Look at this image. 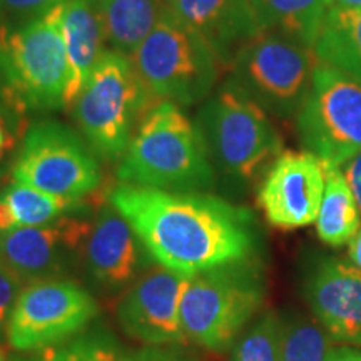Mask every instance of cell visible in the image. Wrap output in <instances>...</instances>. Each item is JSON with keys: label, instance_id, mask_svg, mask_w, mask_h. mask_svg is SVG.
I'll list each match as a JSON object with an SVG mask.
<instances>
[{"label": "cell", "instance_id": "obj_34", "mask_svg": "<svg viewBox=\"0 0 361 361\" xmlns=\"http://www.w3.org/2000/svg\"><path fill=\"white\" fill-rule=\"evenodd\" d=\"M333 6L343 8H356L361 11V0H333Z\"/></svg>", "mask_w": 361, "mask_h": 361}, {"label": "cell", "instance_id": "obj_11", "mask_svg": "<svg viewBox=\"0 0 361 361\" xmlns=\"http://www.w3.org/2000/svg\"><path fill=\"white\" fill-rule=\"evenodd\" d=\"M97 313L96 300L78 283L37 279L22 288L6 336L13 350L40 351L79 335Z\"/></svg>", "mask_w": 361, "mask_h": 361}, {"label": "cell", "instance_id": "obj_22", "mask_svg": "<svg viewBox=\"0 0 361 361\" xmlns=\"http://www.w3.org/2000/svg\"><path fill=\"white\" fill-rule=\"evenodd\" d=\"M319 61L361 82V11L333 6L314 45Z\"/></svg>", "mask_w": 361, "mask_h": 361}, {"label": "cell", "instance_id": "obj_9", "mask_svg": "<svg viewBox=\"0 0 361 361\" xmlns=\"http://www.w3.org/2000/svg\"><path fill=\"white\" fill-rule=\"evenodd\" d=\"M196 126L207 154L236 179H251L281 149L263 107L229 82L204 104Z\"/></svg>", "mask_w": 361, "mask_h": 361}, {"label": "cell", "instance_id": "obj_20", "mask_svg": "<svg viewBox=\"0 0 361 361\" xmlns=\"http://www.w3.org/2000/svg\"><path fill=\"white\" fill-rule=\"evenodd\" d=\"M261 30L314 47L333 0H251Z\"/></svg>", "mask_w": 361, "mask_h": 361}, {"label": "cell", "instance_id": "obj_2", "mask_svg": "<svg viewBox=\"0 0 361 361\" xmlns=\"http://www.w3.org/2000/svg\"><path fill=\"white\" fill-rule=\"evenodd\" d=\"M117 178L130 186L194 192L213 186L214 174L197 126L178 104L162 101L144 114Z\"/></svg>", "mask_w": 361, "mask_h": 361}, {"label": "cell", "instance_id": "obj_38", "mask_svg": "<svg viewBox=\"0 0 361 361\" xmlns=\"http://www.w3.org/2000/svg\"><path fill=\"white\" fill-rule=\"evenodd\" d=\"M0 24H2V22H0Z\"/></svg>", "mask_w": 361, "mask_h": 361}, {"label": "cell", "instance_id": "obj_8", "mask_svg": "<svg viewBox=\"0 0 361 361\" xmlns=\"http://www.w3.org/2000/svg\"><path fill=\"white\" fill-rule=\"evenodd\" d=\"M12 179L62 200L82 201L101 186V168L78 133L56 121H40L25 130Z\"/></svg>", "mask_w": 361, "mask_h": 361}, {"label": "cell", "instance_id": "obj_14", "mask_svg": "<svg viewBox=\"0 0 361 361\" xmlns=\"http://www.w3.org/2000/svg\"><path fill=\"white\" fill-rule=\"evenodd\" d=\"M186 281V276L162 266L139 278L117 306V319L126 335L146 345L186 341L179 316Z\"/></svg>", "mask_w": 361, "mask_h": 361}, {"label": "cell", "instance_id": "obj_31", "mask_svg": "<svg viewBox=\"0 0 361 361\" xmlns=\"http://www.w3.org/2000/svg\"><path fill=\"white\" fill-rule=\"evenodd\" d=\"M343 174H345V179L348 180L351 192H353L355 201L361 213V152L346 162Z\"/></svg>", "mask_w": 361, "mask_h": 361}, {"label": "cell", "instance_id": "obj_12", "mask_svg": "<svg viewBox=\"0 0 361 361\" xmlns=\"http://www.w3.org/2000/svg\"><path fill=\"white\" fill-rule=\"evenodd\" d=\"M92 224L71 214L0 234V261L22 281L59 278L78 261Z\"/></svg>", "mask_w": 361, "mask_h": 361}, {"label": "cell", "instance_id": "obj_27", "mask_svg": "<svg viewBox=\"0 0 361 361\" xmlns=\"http://www.w3.org/2000/svg\"><path fill=\"white\" fill-rule=\"evenodd\" d=\"M66 0H0V25L19 27L47 16Z\"/></svg>", "mask_w": 361, "mask_h": 361}, {"label": "cell", "instance_id": "obj_19", "mask_svg": "<svg viewBox=\"0 0 361 361\" xmlns=\"http://www.w3.org/2000/svg\"><path fill=\"white\" fill-rule=\"evenodd\" d=\"M96 6L112 51L133 56L168 11V0H99Z\"/></svg>", "mask_w": 361, "mask_h": 361}, {"label": "cell", "instance_id": "obj_30", "mask_svg": "<svg viewBox=\"0 0 361 361\" xmlns=\"http://www.w3.org/2000/svg\"><path fill=\"white\" fill-rule=\"evenodd\" d=\"M123 361H196L179 348L168 345H149L146 348L124 355Z\"/></svg>", "mask_w": 361, "mask_h": 361}, {"label": "cell", "instance_id": "obj_21", "mask_svg": "<svg viewBox=\"0 0 361 361\" xmlns=\"http://www.w3.org/2000/svg\"><path fill=\"white\" fill-rule=\"evenodd\" d=\"M82 207L84 200H62L16 183L0 191V234L17 228L51 224L67 214L79 213Z\"/></svg>", "mask_w": 361, "mask_h": 361}, {"label": "cell", "instance_id": "obj_18", "mask_svg": "<svg viewBox=\"0 0 361 361\" xmlns=\"http://www.w3.org/2000/svg\"><path fill=\"white\" fill-rule=\"evenodd\" d=\"M61 29L69 59L71 74L66 92V107L71 109L102 56L104 32L96 4L90 0L62 2Z\"/></svg>", "mask_w": 361, "mask_h": 361}, {"label": "cell", "instance_id": "obj_13", "mask_svg": "<svg viewBox=\"0 0 361 361\" xmlns=\"http://www.w3.org/2000/svg\"><path fill=\"white\" fill-rule=\"evenodd\" d=\"M326 186V164L313 152L279 154L261 184L258 204L266 219L281 229L314 223Z\"/></svg>", "mask_w": 361, "mask_h": 361}, {"label": "cell", "instance_id": "obj_3", "mask_svg": "<svg viewBox=\"0 0 361 361\" xmlns=\"http://www.w3.org/2000/svg\"><path fill=\"white\" fill-rule=\"evenodd\" d=\"M69 74L61 6L25 25H0V101L22 114L57 111Z\"/></svg>", "mask_w": 361, "mask_h": 361}, {"label": "cell", "instance_id": "obj_33", "mask_svg": "<svg viewBox=\"0 0 361 361\" xmlns=\"http://www.w3.org/2000/svg\"><path fill=\"white\" fill-rule=\"evenodd\" d=\"M350 258L356 268L361 269V226L355 238L350 241Z\"/></svg>", "mask_w": 361, "mask_h": 361}, {"label": "cell", "instance_id": "obj_35", "mask_svg": "<svg viewBox=\"0 0 361 361\" xmlns=\"http://www.w3.org/2000/svg\"><path fill=\"white\" fill-rule=\"evenodd\" d=\"M0 361H7V353L4 350V346H0Z\"/></svg>", "mask_w": 361, "mask_h": 361}, {"label": "cell", "instance_id": "obj_4", "mask_svg": "<svg viewBox=\"0 0 361 361\" xmlns=\"http://www.w3.org/2000/svg\"><path fill=\"white\" fill-rule=\"evenodd\" d=\"M152 101L133 61L121 52L107 51L71 109L94 154L114 161L123 159L135 124Z\"/></svg>", "mask_w": 361, "mask_h": 361}, {"label": "cell", "instance_id": "obj_6", "mask_svg": "<svg viewBox=\"0 0 361 361\" xmlns=\"http://www.w3.org/2000/svg\"><path fill=\"white\" fill-rule=\"evenodd\" d=\"M130 61L152 99L191 106L213 89L219 59L201 35L176 19L168 6Z\"/></svg>", "mask_w": 361, "mask_h": 361}, {"label": "cell", "instance_id": "obj_37", "mask_svg": "<svg viewBox=\"0 0 361 361\" xmlns=\"http://www.w3.org/2000/svg\"><path fill=\"white\" fill-rule=\"evenodd\" d=\"M90 2H94V4H97V2H99V0H90Z\"/></svg>", "mask_w": 361, "mask_h": 361}, {"label": "cell", "instance_id": "obj_29", "mask_svg": "<svg viewBox=\"0 0 361 361\" xmlns=\"http://www.w3.org/2000/svg\"><path fill=\"white\" fill-rule=\"evenodd\" d=\"M22 291V279L0 261V336L7 331L8 319Z\"/></svg>", "mask_w": 361, "mask_h": 361}, {"label": "cell", "instance_id": "obj_10", "mask_svg": "<svg viewBox=\"0 0 361 361\" xmlns=\"http://www.w3.org/2000/svg\"><path fill=\"white\" fill-rule=\"evenodd\" d=\"M303 146L329 168H340L361 152V82L319 62L298 111Z\"/></svg>", "mask_w": 361, "mask_h": 361}, {"label": "cell", "instance_id": "obj_1", "mask_svg": "<svg viewBox=\"0 0 361 361\" xmlns=\"http://www.w3.org/2000/svg\"><path fill=\"white\" fill-rule=\"evenodd\" d=\"M109 202L157 264L186 278L247 261L255 246L250 211L209 194L121 184Z\"/></svg>", "mask_w": 361, "mask_h": 361}, {"label": "cell", "instance_id": "obj_32", "mask_svg": "<svg viewBox=\"0 0 361 361\" xmlns=\"http://www.w3.org/2000/svg\"><path fill=\"white\" fill-rule=\"evenodd\" d=\"M328 361H361V348H353V346L335 348L329 355Z\"/></svg>", "mask_w": 361, "mask_h": 361}, {"label": "cell", "instance_id": "obj_17", "mask_svg": "<svg viewBox=\"0 0 361 361\" xmlns=\"http://www.w3.org/2000/svg\"><path fill=\"white\" fill-rule=\"evenodd\" d=\"M141 241L128 219L114 207H104L85 241L90 276L106 288L133 281L141 266Z\"/></svg>", "mask_w": 361, "mask_h": 361}, {"label": "cell", "instance_id": "obj_25", "mask_svg": "<svg viewBox=\"0 0 361 361\" xmlns=\"http://www.w3.org/2000/svg\"><path fill=\"white\" fill-rule=\"evenodd\" d=\"M123 356L109 333L90 331L40 350L29 361H123Z\"/></svg>", "mask_w": 361, "mask_h": 361}, {"label": "cell", "instance_id": "obj_26", "mask_svg": "<svg viewBox=\"0 0 361 361\" xmlns=\"http://www.w3.org/2000/svg\"><path fill=\"white\" fill-rule=\"evenodd\" d=\"M281 326L278 314L264 313L234 345L231 361H281Z\"/></svg>", "mask_w": 361, "mask_h": 361}, {"label": "cell", "instance_id": "obj_16", "mask_svg": "<svg viewBox=\"0 0 361 361\" xmlns=\"http://www.w3.org/2000/svg\"><path fill=\"white\" fill-rule=\"evenodd\" d=\"M179 22L211 45L219 62L234 61L247 42L263 34L251 0H168Z\"/></svg>", "mask_w": 361, "mask_h": 361}, {"label": "cell", "instance_id": "obj_28", "mask_svg": "<svg viewBox=\"0 0 361 361\" xmlns=\"http://www.w3.org/2000/svg\"><path fill=\"white\" fill-rule=\"evenodd\" d=\"M25 114L0 101V164L17 146V141L24 133Z\"/></svg>", "mask_w": 361, "mask_h": 361}, {"label": "cell", "instance_id": "obj_5", "mask_svg": "<svg viewBox=\"0 0 361 361\" xmlns=\"http://www.w3.org/2000/svg\"><path fill=\"white\" fill-rule=\"evenodd\" d=\"M263 303V284L246 261L188 278L180 296V328L186 341L211 351L233 345Z\"/></svg>", "mask_w": 361, "mask_h": 361}, {"label": "cell", "instance_id": "obj_7", "mask_svg": "<svg viewBox=\"0 0 361 361\" xmlns=\"http://www.w3.org/2000/svg\"><path fill=\"white\" fill-rule=\"evenodd\" d=\"M319 62L314 47L263 32L236 54L229 84L263 109L288 117L305 102Z\"/></svg>", "mask_w": 361, "mask_h": 361}, {"label": "cell", "instance_id": "obj_24", "mask_svg": "<svg viewBox=\"0 0 361 361\" xmlns=\"http://www.w3.org/2000/svg\"><path fill=\"white\" fill-rule=\"evenodd\" d=\"M333 350L331 336L319 323L303 316L283 322L281 361H328Z\"/></svg>", "mask_w": 361, "mask_h": 361}, {"label": "cell", "instance_id": "obj_15", "mask_svg": "<svg viewBox=\"0 0 361 361\" xmlns=\"http://www.w3.org/2000/svg\"><path fill=\"white\" fill-rule=\"evenodd\" d=\"M306 300L331 340L361 346V269L328 258L306 281Z\"/></svg>", "mask_w": 361, "mask_h": 361}, {"label": "cell", "instance_id": "obj_23", "mask_svg": "<svg viewBox=\"0 0 361 361\" xmlns=\"http://www.w3.org/2000/svg\"><path fill=\"white\" fill-rule=\"evenodd\" d=\"M360 226L358 204L348 180L340 168L326 166V186L316 218V233L324 245L338 247L350 245Z\"/></svg>", "mask_w": 361, "mask_h": 361}, {"label": "cell", "instance_id": "obj_36", "mask_svg": "<svg viewBox=\"0 0 361 361\" xmlns=\"http://www.w3.org/2000/svg\"><path fill=\"white\" fill-rule=\"evenodd\" d=\"M12 361H29V360H17V358H16V360H12Z\"/></svg>", "mask_w": 361, "mask_h": 361}]
</instances>
